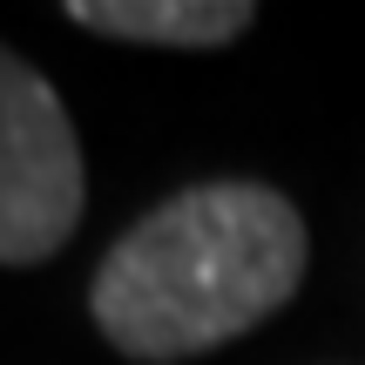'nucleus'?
<instances>
[{
	"label": "nucleus",
	"instance_id": "nucleus-1",
	"mask_svg": "<svg viewBox=\"0 0 365 365\" xmlns=\"http://www.w3.org/2000/svg\"><path fill=\"white\" fill-rule=\"evenodd\" d=\"M312 230L271 182H190L108 244L88 312L122 359L176 365L257 331L304 284Z\"/></svg>",
	"mask_w": 365,
	"mask_h": 365
},
{
	"label": "nucleus",
	"instance_id": "nucleus-2",
	"mask_svg": "<svg viewBox=\"0 0 365 365\" xmlns=\"http://www.w3.org/2000/svg\"><path fill=\"white\" fill-rule=\"evenodd\" d=\"M88 203L81 135L54 81L0 41V264H48Z\"/></svg>",
	"mask_w": 365,
	"mask_h": 365
},
{
	"label": "nucleus",
	"instance_id": "nucleus-3",
	"mask_svg": "<svg viewBox=\"0 0 365 365\" xmlns=\"http://www.w3.org/2000/svg\"><path fill=\"white\" fill-rule=\"evenodd\" d=\"M68 21L135 48H230L257 7L250 0H68Z\"/></svg>",
	"mask_w": 365,
	"mask_h": 365
}]
</instances>
